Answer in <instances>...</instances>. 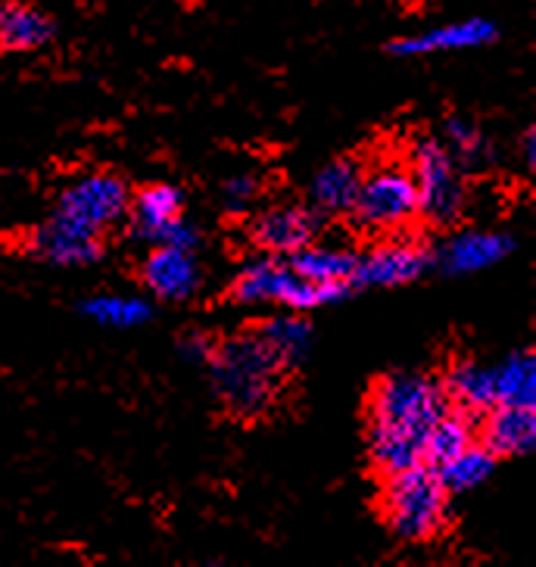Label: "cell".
Instances as JSON below:
<instances>
[{
  "label": "cell",
  "instance_id": "1",
  "mask_svg": "<svg viewBox=\"0 0 536 567\" xmlns=\"http://www.w3.org/2000/svg\"><path fill=\"white\" fill-rule=\"evenodd\" d=\"M446 402V390L427 374H386L369 405L371 462L384 474L421 465L427 431L450 409Z\"/></svg>",
  "mask_w": 536,
  "mask_h": 567
},
{
  "label": "cell",
  "instance_id": "2",
  "mask_svg": "<svg viewBox=\"0 0 536 567\" xmlns=\"http://www.w3.org/2000/svg\"><path fill=\"white\" fill-rule=\"evenodd\" d=\"M213 390L228 412L240 417L266 415L281 393V371L256 334L228 337L206 359Z\"/></svg>",
  "mask_w": 536,
  "mask_h": 567
},
{
  "label": "cell",
  "instance_id": "3",
  "mask_svg": "<svg viewBox=\"0 0 536 567\" xmlns=\"http://www.w3.org/2000/svg\"><path fill=\"white\" fill-rule=\"evenodd\" d=\"M381 512L390 530L402 539H431L450 520V489L427 462L386 474Z\"/></svg>",
  "mask_w": 536,
  "mask_h": 567
},
{
  "label": "cell",
  "instance_id": "4",
  "mask_svg": "<svg viewBox=\"0 0 536 567\" xmlns=\"http://www.w3.org/2000/svg\"><path fill=\"white\" fill-rule=\"evenodd\" d=\"M231 290L240 302H278L290 312H306L316 306L343 300L350 293V284L306 281L302 275L278 259H256L237 271Z\"/></svg>",
  "mask_w": 536,
  "mask_h": 567
},
{
  "label": "cell",
  "instance_id": "5",
  "mask_svg": "<svg viewBox=\"0 0 536 567\" xmlns=\"http://www.w3.org/2000/svg\"><path fill=\"white\" fill-rule=\"evenodd\" d=\"M350 213L371 231L402 228L419 216V187L412 172L402 166H381L362 175Z\"/></svg>",
  "mask_w": 536,
  "mask_h": 567
},
{
  "label": "cell",
  "instance_id": "6",
  "mask_svg": "<svg viewBox=\"0 0 536 567\" xmlns=\"http://www.w3.org/2000/svg\"><path fill=\"white\" fill-rule=\"evenodd\" d=\"M412 178L419 187V213L436 221L453 225L465 209V182L458 163L440 141H419L412 151Z\"/></svg>",
  "mask_w": 536,
  "mask_h": 567
},
{
  "label": "cell",
  "instance_id": "7",
  "mask_svg": "<svg viewBox=\"0 0 536 567\" xmlns=\"http://www.w3.org/2000/svg\"><path fill=\"white\" fill-rule=\"evenodd\" d=\"M128 213V187L116 175H84L75 184H69L63 197L56 203L53 218L66 221L72 228L101 237L110 225Z\"/></svg>",
  "mask_w": 536,
  "mask_h": 567
},
{
  "label": "cell",
  "instance_id": "8",
  "mask_svg": "<svg viewBox=\"0 0 536 567\" xmlns=\"http://www.w3.org/2000/svg\"><path fill=\"white\" fill-rule=\"evenodd\" d=\"M182 206L185 197L175 184H147L137 190V197L128 200L132 213V234L153 247H197V231L182 221Z\"/></svg>",
  "mask_w": 536,
  "mask_h": 567
},
{
  "label": "cell",
  "instance_id": "9",
  "mask_svg": "<svg viewBox=\"0 0 536 567\" xmlns=\"http://www.w3.org/2000/svg\"><path fill=\"white\" fill-rule=\"evenodd\" d=\"M434 266V256L424 244L415 240H390L378 250L359 256L352 284L362 287H402L419 281Z\"/></svg>",
  "mask_w": 536,
  "mask_h": 567
},
{
  "label": "cell",
  "instance_id": "10",
  "mask_svg": "<svg viewBox=\"0 0 536 567\" xmlns=\"http://www.w3.org/2000/svg\"><path fill=\"white\" fill-rule=\"evenodd\" d=\"M144 287L156 300L185 302L200 290V266L194 250L185 247H153L144 262Z\"/></svg>",
  "mask_w": 536,
  "mask_h": 567
},
{
  "label": "cell",
  "instance_id": "11",
  "mask_svg": "<svg viewBox=\"0 0 536 567\" xmlns=\"http://www.w3.org/2000/svg\"><path fill=\"white\" fill-rule=\"evenodd\" d=\"M319 234V216L306 206H275L252 221V244L275 256H293Z\"/></svg>",
  "mask_w": 536,
  "mask_h": 567
},
{
  "label": "cell",
  "instance_id": "12",
  "mask_svg": "<svg viewBox=\"0 0 536 567\" xmlns=\"http://www.w3.org/2000/svg\"><path fill=\"white\" fill-rule=\"evenodd\" d=\"M496 41V25L489 19H462V22H446L427 32L409 34L390 44L396 56H424V53H453L474 51Z\"/></svg>",
  "mask_w": 536,
  "mask_h": 567
},
{
  "label": "cell",
  "instance_id": "13",
  "mask_svg": "<svg viewBox=\"0 0 536 567\" xmlns=\"http://www.w3.org/2000/svg\"><path fill=\"white\" fill-rule=\"evenodd\" d=\"M32 252L38 259L51 262V266L79 268L97 262L103 247L97 234L79 231V228H72L66 221L51 216L32 234Z\"/></svg>",
  "mask_w": 536,
  "mask_h": 567
},
{
  "label": "cell",
  "instance_id": "14",
  "mask_svg": "<svg viewBox=\"0 0 536 567\" xmlns=\"http://www.w3.org/2000/svg\"><path fill=\"white\" fill-rule=\"evenodd\" d=\"M512 250L515 240L503 231H462L440 250V266L446 275H474L499 266Z\"/></svg>",
  "mask_w": 536,
  "mask_h": 567
},
{
  "label": "cell",
  "instance_id": "15",
  "mask_svg": "<svg viewBox=\"0 0 536 567\" xmlns=\"http://www.w3.org/2000/svg\"><path fill=\"white\" fill-rule=\"evenodd\" d=\"M484 446L499 455H530L536 446V409L496 405L486 412Z\"/></svg>",
  "mask_w": 536,
  "mask_h": 567
},
{
  "label": "cell",
  "instance_id": "16",
  "mask_svg": "<svg viewBox=\"0 0 536 567\" xmlns=\"http://www.w3.org/2000/svg\"><path fill=\"white\" fill-rule=\"evenodd\" d=\"M256 337L262 340V347L271 352V359L278 365L297 368L306 362V355L312 350V324L300 316H275L259 324Z\"/></svg>",
  "mask_w": 536,
  "mask_h": 567
},
{
  "label": "cell",
  "instance_id": "17",
  "mask_svg": "<svg viewBox=\"0 0 536 567\" xmlns=\"http://www.w3.org/2000/svg\"><path fill=\"white\" fill-rule=\"evenodd\" d=\"M359 182H362V168L352 159H337L328 163L324 168L316 172V178L309 184V197L319 213L337 216V213H350L355 194H359Z\"/></svg>",
  "mask_w": 536,
  "mask_h": 567
},
{
  "label": "cell",
  "instance_id": "18",
  "mask_svg": "<svg viewBox=\"0 0 536 567\" xmlns=\"http://www.w3.org/2000/svg\"><path fill=\"white\" fill-rule=\"evenodd\" d=\"M53 38V22L41 10L0 0V48L3 51H38Z\"/></svg>",
  "mask_w": 536,
  "mask_h": 567
},
{
  "label": "cell",
  "instance_id": "19",
  "mask_svg": "<svg viewBox=\"0 0 536 567\" xmlns=\"http://www.w3.org/2000/svg\"><path fill=\"white\" fill-rule=\"evenodd\" d=\"M446 400L458 405L465 415H486L496 409V386H493V368L462 362L446 374Z\"/></svg>",
  "mask_w": 536,
  "mask_h": 567
},
{
  "label": "cell",
  "instance_id": "20",
  "mask_svg": "<svg viewBox=\"0 0 536 567\" xmlns=\"http://www.w3.org/2000/svg\"><path fill=\"white\" fill-rule=\"evenodd\" d=\"M496 405L536 409V355L530 350L512 352L503 365L493 368Z\"/></svg>",
  "mask_w": 536,
  "mask_h": 567
},
{
  "label": "cell",
  "instance_id": "21",
  "mask_svg": "<svg viewBox=\"0 0 536 567\" xmlns=\"http://www.w3.org/2000/svg\"><path fill=\"white\" fill-rule=\"evenodd\" d=\"M359 256L337 247H302L290 256V268L306 281L316 284H352Z\"/></svg>",
  "mask_w": 536,
  "mask_h": 567
},
{
  "label": "cell",
  "instance_id": "22",
  "mask_svg": "<svg viewBox=\"0 0 536 567\" xmlns=\"http://www.w3.org/2000/svg\"><path fill=\"white\" fill-rule=\"evenodd\" d=\"M82 316L97 321L103 328H141L147 324L153 316V306L144 297H125V293H103V297H91L82 302Z\"/></svg>",
  "mask_w": 536,
  "mask_h": 567
},
{
  "label": "cell",
  "instance_id": "23",
  "mask_svg": "<svg viewBox=\"0 0 536 567\" xmlns=\"http://www.w3.org/2000/svg\"><path fill=\"white\" fill-rule=\"evenodd\" d=\"M471 443H474L471 415L446 409L434 421V427L427 431V440H424V462L431 467H440L443 462H450L453 455H458L465 446H471Z\"/></svg>",
  "mask_w": 536,
  "mask_h": 567
},
{
  "label": "cell",
  "instance_id": "24",
  "mask_svg": "<svg viewBox=\"0 0 536 567\" xmlns=\"http://www.w3.org/2000/svg\"><path fill=\"white\" fill-rule=\"evenodd\" d=\"M496 471V455L486 450V446H465V450L453 455L450 462L436 467V477L443 481V486L450 493H468V489H477L493 477Z\"/></svg>",
  "mask_w": 536,
  "mask_h": 567
},
{
  "label": "cell",
  "instance_id": "25",
  "mask_svg": "<svg viewBox=\"0 0 536 567\" xmlns=\"http://www.w3.org/2000/svg\"><path fill=\"white\" fill-rule=\"evenodd\" d=\"M446 151L453 153L455 163L465 168L486 166L493 159V147H489L484 132L477 125L465 122V118H450L446 122Z\"/></svg>",
  "mask_w": 536,
  "mask_h": 567
},
{
  "label": "cell",
  "instance_id": "26",
  "mask_svg": "<svg viewBox=\"0 0 536 567\" xmlns=\"http://www.w3.org/2000/svg\"><path fill=\"white\" fill-rule=\"evenodd\" d=\"M256 194H259V184L252 175H235L221 187V200L228 206V213H247L256 200Z\"/></svg>",
  "mask_w": 536,
  "mask_h": 567
},
{
  "label": "cell",
  "instance_id": "27",
  "mask_svg": "<svg viewBox=\"0 0 536 567\" xmlns=\"http://www.w3.org/2000/svg\"><path fill=\"white\" fill-rule=\"evenodd\" d=\"M213 340L206 334H187L182 337V343H178V352H182V359L185 362H194V365H206V359H209V352H213Z\"/></svg>",
  "mask_w": 536,
  "mask_h": 567
},
{
  "label": "cell",
  "instance_id": "28",
  "mask_svg": "<svg viewBox=\"0 0 536 567\" xmlns=\"http://www.w3.org/2000/svg\"><path fill=\"white\" fill-rule=\"evenodd\" d=\"M524 159H527V166H534L536 163V132L534 128H527V134H524Z\"/></svg>",
  "mask_w": 536,
  "mask_h": 567
}]
</instances>
